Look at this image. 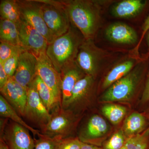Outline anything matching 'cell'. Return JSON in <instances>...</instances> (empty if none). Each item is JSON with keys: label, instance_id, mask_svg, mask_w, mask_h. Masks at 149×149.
I'll return each mask as SVG.
<instances>
[{"label": "cell", "instance_id": "74e56055", "mask_svg": "<svg viewBox=\"0 0 149 149\" xmlns=\"http://www.w3.org/2000/svg\"><path fill=\"white\" fill-rule=\"evenodd\" d=\"M148 123H149V113L148 114Z\"/></svg>", "mask_w": 149, "mask_h": 149}, {"label": "cell", "instance_id": "4fadbf2b", "mask_svg": "<svg viewBox=\"0 0 149 149\" xmlns=\"http://www.w3.org/2000/svg\"><path fill=\"white\" fill-rule=\"evenodd\" d=\"M1 95L21 116H24V110L27 102V89L15 81L13 77L2 89Z\"/></svg>", "mask_w": 149, "mask_h": 149}, {"label": "cell", "instance_id": "d4e9b609", "mask_svg": "<svg viewBox=\"0 0 149 149\" xmlns=\"http://www.w3.org/2000/svg\"><path fill=\"white\" fill-rule=\"evenodd\" d=\"M102 112L111 123L116 125L120 123L125 117L127 110L122 106L107 104L102 107Z\"/></svg>", "mask_w": 149, "mask_h": 149}, {"label": "cell", "instance_id": "ac0fdd59", "mask_svg": "<svg viewBox=\"0 0 149 149\" xmlns=\"http://www.w3.org/2000/svg\"><path fill=\"white\" fill-rule=\"evenodd\" d=\"M146 2L141 0H124L112 7V15L115 17L126 19L137 16L143 9Z\"/></svg>", "mask_w": 149, "mask_h": 149}, {"label": "cell", "instance_id": "52a82bcc", "mask_svg": "<svg viewBox=\"0 0 149 149\" xmlns=\"http://www.w3.org/2000/svg\"><path fill=\"white\" fill-rule=\"evenodd\" d=\"M42 3L43 18L52 34L56 38L65 34L71 25L65 7Z\"/></svg>", "mask_w": 149, "mask_h": 149}, {"label": "cell", "instance_id": "e0dca14e", "mask_svg": "<svg viewBox=\"0 0 149 149\" xmlns=\"http://www.w3.org/2000/svg\"><path fill=\"white\" fill-rule=\"evenodd\" d=\"M105 33L108 40L118 44H133L138 40L136 31L122 22H115L110 24L106 29Z\"/></svg>", "mask_w": 149, "mask_h": 149}, {"label": "cell", "instance_id": "1f68e13d", "mask_svg": "<svg viewBox=\"0 0 149 149\" xmlns=\"http://www.w3.org/2000/svg\"><path fill=\"white\" fill-rule=\"evenodd\" d=\"M9 77L5 71L2 65L0 63V89H2L8 81Z\"/></svg>", "mask_w": 149, "mask_h": 149}, {"label": "cell", "instance_id": "f546056e", "mask_svg": "<svg viewBox=\"0 0 149 149\" xmlns=\"http://www.w3.org/2000/svg\"><path fill=\"white\" fill-rule=\"evenodd\" d=\"M21 52L15 54L3 63H1L9 78L13 77L15 73L18 65L19 57Z\"/></svg>", "mask_w": 149, "mask_h": 149}, {"label": "cell", "instance_id": "7c38bea8", "mask_svg": "<svg viewBox=\"0 0 149 149\" xmlns=\"http://www.w3.org/2000/svg\"><path fill=\"white\" fill-rule=\"evenodd\" d=\"M37 58L35 55L27 51H22L13 78L27 90L37 76Z\"/></svg>", "mask_w": 149, "mask_h": 149}, {"label": "cell", "instance_id": "30bf717a", "mask_svg": "<svg viewBox=\"0 0 149 149\" xmlns=\"http://www.w3.org/2000/svg\"><path fill=\"white\" fill-rule=\"evenodd\" d=\"M100 55L93 40H85L79 48L75 62L86 75L95 77L98 70Z\"/></svg>", "mask_w": 149, "mask_h": 149}, {"label": "cell", "instance_id": "f1b7e54d", "mask_svg": "<svg viewBox=\"0 0 149 149\" xmlns=\"http://www.w3.org/2000/svg\"><path fill=\"white\" fill-rule=\"evenodd\" d=\"M25 50L19 46H16L9 43L1 42L0 43V63H3L15 54Z\"/></svg>", "mask_w": 149, "mask_h": 149}, {"label": "cell", "instance_id": "5b68a950", "mask_svg": "<svg viewBox=\"0 0 149 149\" xmlns=\"http://www.w3.org/2000/svg\"><path fill=\"white\" fill-rule=\"evenodd\" d=\"M21 18L25 20L45 37L49 44L56 39L43 18L42 3L39 0H17Z\"/></svg>", "mask_w": 149, "mask_h": 149}, {"label": "cell", "instance_id": "836d02e7", "mask_svg": "<svg viewBox=\"0 0 149 149\" xmlns=\"http://www.w3.org/2000/svg\"><path fill=\"white\" fill-rule=\"evenodd\" d=\"M142 30H143V33H142V37H141V40L139 44V46L137 47V49H138V47L140 45V43H141V41L143 40V37L146 34H147V32L149 30V14L148 16L146 19L143 24V27H142Z\"/></svg>", "mask_w": 149, "mask_h": 149}, {"label": "cell", "instance_id": "d6a6232c", "mask_svg": "<svg viewBox=\"0 0 149 149\" xmlns=\"http://www.w3.org/2000/svg\"><path fill=\"white\" fill-rule=\"evenodd\" d=\"M141 101L143 103H146L149 101V73L142 94Z\"/></svg>", "mask_w": 149, "mask_h": 149}, {"label": "cell", "instance_id": "4dcf8cb0", "mask_svg": "<svg viewBox=\"0 0 149 149\" xmlns=\"http://www.w3.org/2000/svg\"><path fill=\"white\" fill-rule=\"evenodd\" d=\"M81 145L79 138L70 137L62 139L58 149H81Z\"/></svg>", "mask_w": 149, "mask_h": 149}, {"label": "cell", "instance_id": "d590c367", "mask_svg": "<svg viewBox=\"0 0 149 149\" xmlns=\"http://www.w3.org/2000/svg\"><path fill=\"white\" fill-rule=\"evenodd\" d=\"M0 149H9L3 139H0Z\"/></svg>", "mask_w": 149, "mask_h": 149}, {"label": "cell", "instance_id": "7402d4cb", "mask_svg": "<svg viewBox=\"0 0 149 149\" xmlns=\"http://www.w3.org/2000/svg\"><path fill=\"white\" fill-rule=\"evenodd\" d=\"M135 62L129 60L118 64L109 72L103 82V88H109L113 83L127 75L133 70Z\"/></svg>", "mask_w": 149, "mask_h": 149}, {"label": "cell", "instance_id": "8fae6325", "mask_svg": "<svg viewBox=\"0 0 149 149\" xmlns=\"http://www.w3.org/2000/svg\"><path fill=\"white\" fill-rule=\"evenodd\" d=\"M37 58V75L53 92L61 105V80L60 73L55 69L46 53L42 54Z\"/></svg>", "mask_w": 149, "mask_h": 149}, {"label": "cell", "instance_id": "83f0119b", "mask_svg": "<svg viewBox=\"0 0 149 149\" xmlns=\"http://www.w3.org/2000/svg\"><path fill=\"white\" fill-rule=\"evenodd\" d=\"M122 130L116 132L103 144V149H121L124 146L126 140Z\"/></svg>", "mask_w": 149, "mask_h": 149}, {"label": "cell", "instance_id": "8d00e7d4", "mask_svg": "<svg viewBox=\"0 0 149 149\" xmlns=\"http://www.w3.org/2000/svg\"><path fill=\"white\" fill-rule=\"evenodd\" d=\"M146 40L147 45H148V47L149 49V30L146 34Z\"/></svg>", "mask_w": 149, "mask_h": 149}, {"label": "cell", "instance_id": "44dd1931", "mask_svg": "<svg viewBox=\"0 0 149 149\" xmlns=\"http://www.w3.org/2000/svg\"><path fill=\"white\" fill-rule=\"evenodd\" d=\"M0 116L2 118L10 119L13 122L23 126L32 132L34 136L39 137L42 134L40 132L41 131L34 129L27 124L20 117L18 113L1 95H0Z\"/></svg>", "mask_w": 149, "mask_h": 149}, {"label": "cell", "instance_id": "5bb4252c", "mask_svg": "<svg viewBox=\"0 0 149 149\" xmlns=\"http://www.w3.org/2000/svg\"><path fill=\"white\" fill-rule=\"evenodd\" d=\"M95 77L86 75L76 83L68 100L62 107L72 112L77 107L83 106L87 102L93 90Z\"/></svg>", "mask_w": 149, "mask_h": 149}, {"label": "cell", "instance_id": "ba28073f", "mask_svg": "<svg viewBox=\"0 0 149 149\" xmlns=\"http://www.w3.org/2000/svg\"><path fill=\"white\" fill-rule=\"evenodd\" d=\"M27 92L24 117L41 128L49 122L51 114L40 99L33 81L27 89Z\"/></svg>", "mask_w": 149, "mask_h": 149}, {"label": "cell", "instance_id": "8992f818", "mask_svg": "<svg viewBox=\"0 0 149 149\" xmlns=\"http://www.w3.org/2000/svg\"><path fill=\"white\" fill-rule=\"evenodd\" d=\"M16 24L22 47L36 57L46 53L49 43L45 37L22 18Z\"/></svg>", "mask_w": 149, "mask_h": 149}, {"label": "cell", "instance_id": "9a60e30c", "mask_svg": "<svg viewBox=\"0 0 149 149\" xmlns=\"http://www.w3.org/2000/svg\"><path fill=\"white\" fill-rule=\"evenodd\" d=\"M109 127L106 120L97 115L91 116L83 130L80 139L81 142L100 146L99 139L106 134Z\"/></svg>", "mask_w": 149, "mask_h": 149}, {"label": "cell", "instance_id": "484cf974", "mask_svg": "<svg viewBox=\"0 0 149 149\" xmlns=\"http://www.w3.org/2000/svg\"><path fill=\"white\" fill-rule=\"evenodd\" d=\"M121 149H149V127L143 133L128 138Z\"/></svg>", "mask_w": 149, "mask_h": 149}, {"label": "cell", "instance_id": "603a6c76", "mask_svg": "<svg viewBox=\"0 0 149 149\" xmlns=\"http://www.w3.org/2000/svg\"><path fill=\"white\" fill-rule=\"evenodd\" d=\"M0 41L21 47L18 29L15 23L7 19H0Z\"/></svg>", "mask_w": 149, "mask_h": 149}, {"label": "cell", "instance_id": "ffe728a7", "mask_svg": "<svg viewBox=\"0 0 149 149\" xmlns=\"http://www.w3.org/2000/svg\"><path fill=\"white\" fill-rule=\"evenodd\" d=\"M33 83L40 99L51 114L61 107V103L56 98L53 92L39 76H36Z\"/></svg>", "mask_w": 149, "mask_h": 149}, {"label": "cell", "instance_id": "3957f363", "mask_svg": "<svg viewBox=\"0 0 149 149\" xmlns=\"http://www.w3.org/2000/svg\"><path fill=\"white\" fill-rule=\"evenodd\" d=\"M146 63L137 65L129 73L113 83L103 94L101 101H128L133 97L146 69Z\"/></svg>", "mask_w": 149, "mask_h": 149}, {"label": "cell", "instance_id": "7a4b0ae2", "mask_svg": "<svg viewBox=\"0 0 149 149\" xmlns=\"http://www.w3.org/2000/svg\"><path fill=\"white\" fill-rule=\"evenodd\" d=\"M85 40L80 31L71 24L65 34L49 44L46 54L59 73L75 61L79 48Z\"/></svg>", "mask_w": 149, "mask_h": 149}, {"label": "cell", "instance_id": "277c9868", "mask_svg": "<svg viewBox=\"0 0 149 149\" xmlns=\"http://www.w3.org/2000/svg\"><path fill=\"white\" fill-rule=\"evenodd\" d=\"M77 122L74 113L60 107L51 113L49 122L41 127L43 135L50 137L59 136L63 139L70 137Z\"/></svg>", "mask_w": 149, "mask_h": 149}, {"label": "cell", "instance_id": "9c48e42d", "mask_svg": "<svg viewBox=\"0 0 149 149\" xmlns=\"http://www.w3.org/2000/svg\"><path fill=\"white\" fill-rule=\"evenodd\" d=\"M23 126L13 121L8 122L0 139H3L9 149H34L35 141Z\"/></svg>", "mask_w": 149, "mask_h": 149}, {"label": "cell", "instance_id": "cb8c5ba5", "mask_svg": "<svg viewBox=\"0 0 149 149\" xmlns=\"http://www.w3.org/2000/svg\"><path fill=\"white\" fill-rule=\"evenodd\" d=\"M1 19H7L17 24L21 19L17 0H1L0 1Z\"/></svg>", "mask_w": 149, "mask_h": 149}, {"label": "cell", "instance_id": "2e32d148", "mask_svg": "<svg viewBox=\"0 0 149 149\" xmlns=\"http://www.w3.org/2000/svg\"><path fill=\"white\" fill-rule=\"evenodd\" d=\"M61 107L64 105L71 95L72 91L77 82L86 74L79 68L75 61L62 70Z\"/></svg>", "mask_w": 149, "mask_h": 149}, {"label": "cell", "instance_id": "4316f807", "mask_svg": "<svg viewBox=\"0 0 149 149\" xmlns=\"http://www.w3.org/2000/svg\"><path fill=\"white\" fill-rule=\"evenodd\" d=\"M35 140V146L34 149H58L59 146L62 138L59 136L50 137L43 135Z\"/></svg>", "mask_w": 149, "mask_h": 149}, {"label": "cell", "instance_id": "e575fe53", "mask_svg": "<svg viewBox=\"0 0 149 149\" xmlns=\"http://www.w3.org/2000/svg\"><path fill=\"white\" fill-rule=\"evenodd\" d=\"M81 149H103L100 146H95V145H92L86 143H83L82 142V145H81Z\"/></svg>", "mask_w": 149, "mask_h": 149}, {"label": "cell", "instance_id": "d6986e66", "mask_svg": "<svg viewBox=\"0 0 149 149\" xmlns=\"http://www.w3.org/2000/svg\"><path fill=\"white\" fill-rule=\"evenodd\" d=\"M148 122L146 116L138 112L130 115L125 119L122 131L127 139L144 132L147 129Z\"/></svg>", "mask_w": 149, "mask_h": 149}, {"label": "cell", "instance_id": "6da1fadb", "mask_svg": "<svg viewBox=\"0 0 149 149\" xmlns=\"http://www.w3.org/2000/svg\"><path fill=\"white\" fill-rule=\"evenodd\" d=\"M63 2L71 24L85 40H93L100 25V8L97 2L89 0H65Z\"/></svg>", "mask_w": 149, "mask_h": 149}]
</instances>
